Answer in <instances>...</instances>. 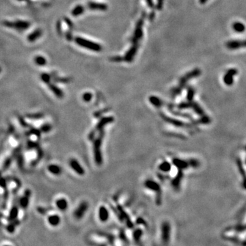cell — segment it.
Returning a JSON list of instances; mask_svg holds the SVG:
<instances>
[{
	"instance_id": "1",
	"label": "cell",
	"mask_w": 246,
	"mask_h": 246,
	"mask_svg": "<svg viewBox=\"0 0 246 246\" xmlns=\"http://www.w3.org/2000/svg\"><path fill=\"white\" fill-rule=\"evenodd\" d=\"M104 136V132L103 131H100L99 136L94 141V161H95L96 165H101L103 163V157H102L101 154V144L102 140H103Z\"/></svg>"
},
{
	"instance_id": "2",
	"label": "cell",
	"mask_w": 246,
	"mask_h": 246,
	"mask_svg": "<svg viewBox=\"0 0 246 246\" xmlns=\"http://www.w3.org/2000/svg\"><path fill=\"white\" fill-rule=\"evenodd\" d=\"M75 42L79 46L84 47V48L88 49L89 50L94 51V52H101L102 50V47L98 44L94 43V42L87 41L84 38L81 37L75 38Z\"/></svg>"
},
{
	"instance_id": "3",
	"label": "cell",
	"mask_w": 246,
	"mask_h": 246,
	"mask_svg": "<svg viewBox=\"0 0 246 246\" xmlns=\"http://www.w3.org/2000/svg\"><path fill=\"white\" fill-rule=\"evenodd\" d=\"M144 186L146 188L152 190L157 194L156 202L157 205H161V187L157 182L152 180L148 179L144 182Z\"/></svg>"
},
{
	"instance_id": "4",
	"label": "cell",
	"mask_w": 246,
	"mask_h": 246,
	"mask_svg": "<svg viewBox=\"0 0 246 246\" xmlns=\"http://www.w3.org/2000/svg\"><path fill=\"white\" fill-rule=\"evenodd\" d=\"M200 74V69L196 68L193 71H191V72L189 73H187V75H185L183 77H182L181 79H180L179 85H178L177 88L174 89V90L173 91V94H174V95H176V94H178V92H180V89L182 88V87L185 84V83H187V81H188V80H189L190 79H192V78L198 76Z\"/></svg>"
},
{
	"instance_id": "5",
	"label": "cell",
	"mask_w": 246,
	"mask_h": 246,
	"mask_svg": "<svg viewBox=\"0 0 246 246\" xmlns=\"http://www.w3.org/2000/svg\"><path fill=\"white\" fill-rule=\"evenodd\" d=\"M3 25L9 27V28H14L18 30H25L29 28L30 26V23L25 21H17L15 22L3 21Z\"/></svg>"
},
{
	"instance_id": "6",
	"label": "cell",
	"mask_w": 246,
	"mask_h": 246,
	"mask_svg": "<svg viewBox=\"0 0 246 246\" xmlns=\"http://www.w3.org/2000/svg\"><path fill=\"white\" fill-rule=\"evenodd\" d=\"M171 227L167 222H163L161 226V239L163 243H167L170 239Z\"/></svg>"
},
{
	"instance_id": "7",
	"label": "cell",
	"mask_w": 246,
	"mask_h": 246,
	"mask_svg": "<svg viewBox=\"0 0 246 246\" xmlns=\"http://www.w3.org/2000/svg\"><path fill=\"white\" fill-rule=\"evenodd\" d=\"M144 23V18L138 21V24H137L136 28L135 30L134 36H133L131 41L134 43V44H138V41L141 39L142 36H143V32H142V25Z\"/></svg>"
},
{
	"instance_id": "8",
	"label": "cell",
	"mask_w": 246,
	"mask_h": 246,
	"mask_svg": "<svg viewBox=\"0 0 246 246\" xmlns=\"http://www.w3.org/2000/svg\"><path fill=\"white\" fill-rule=\"evenodd\" d=\"M87 209H88V204L85 201L81 202L79 204V205L78 206V207L75 209V211H74L75 218L77 219V220H80V219L84 216Z\"/></svg>"
},
{
	"instance_id": "9",
	"label": "cell",
	"mask_w": 246,
	"mask_h": 246,
	"mask_svg": "<svg viewBox=\"0 0 246 246\" xmlns=\"http://www.w3.org/2000/svg\"><path fill=\"white\" fill-rule=\"evenodd\" d=\"M69 165H70L71 168L73 169L77 174L80 175V176H83V175L85 174L84 168L80 165V163L78 162V161H77L75 159H72L70 160Z\"/></svg>"
},
{
	"instance_id": "10",
	"label": "cell",
	"mask_w": 246,
	"mask_h": 246,
	"mask_svg": "<svg viewBox=\"0 0 246 246\" xmlns=\"http://www.w3.org/2000/svg\"><path fill=\"white\" fill-rule=\"evenodd\" d=\"M114 118L112 116H107V117H104L101 118V120H99V122L96 125L95 131H101L102 129L105 125L107 124H110L114 122Z\"/></svg>"
},
{
	"instance_id": "11",
	"label": "cell",
	"mask_w": 246,
	"mask_h": 246,
	"mask_svg": "<svg viewBox=\"0 0 246 246\" xmlns=\"http://www.w3.org/2000/svg\"><path fill=\"white\" fill-rule=\"evenodd\" d=\"M161 117L163 118V120H165V121L167 122V123L172 124V125H175L176 127H182V128H183V127H188V125H187V124H185V123H183V122L180 121V120H176V119H173V118H169L166 116H164L163 114H161Z\"/></svg>"
},
{
	"instance_id": "12",
	"label": "cell",
	"mask_w": 246,
	"mask_h": 246,
	"mask_svg": "<svg viewBox=\"0 0 246 246\" xmlns=\"http://www.w3.org/2000/svg\"><path fill=\"white\" fill-rule=\"evenodd\" d=\"M226 47L230 49H237L246 47V41H232L228 42Z\"/></svg>"
},
{
	"instance_id": "13",
	"label": "cell",
	"mask_w": 246,
	"mask_h": 246,
	"mask_svg": "<svg viewBox=\"0 0 246 246\" xmlns=\"http://www.w3.org/2000/svg\"><path fill=\"white\" fill-rule=\"evenodd\" d=\"M237 73V70L235 69H230L228 70L226 74L224 77V81L228 85H232L233 83V76Z\"/></svg>"
},
{
	"instance_id": "14",
	"label": "cell",
	"mask_w": 246,
	"mask_h": 246,
	"mask_svg": "<svg viewBox=\"0 0 246 246\" xmlns=\"http://www.w3.org/2000/svg\"><path fill=\"white\" fill-rule=\"evenodd\" d=\"M172 163L180 170H183V169H187L189 166L188 161H186L185 160L180 159L178 158L173 159Z\"/></svg>"
},
{
	"instance_id": "15",
	"label": "cell",
	"mask_w": 246,
	"mask_h": 246,
	"mask_svg": "<svg viewBox=\"0 0 246 246\" xmlns=\"http://www.w3.org/2000/svg\"><path fill=\"white\" fill-rule=\"evenodd\" d=\"M138 47H139V44H134L133 47L130 49V50L128 51V52L126 54L125 60L127 62H131L134 59V56H136L137 52H138Z\"/></svg>"
},
{
	"instance_id": "16",
	"label": "cell",
	"mask_w": 246,
	"mask_h": 246,
	"mask_svg": "<svg viewBox=\"0 0 246 246\" xmlns=\"http://www.w3.org/2000/svg\"><path fill=\"white\" fill-rule=\"evenodd\" d=\"M98 218L102 222H105L109 220V211L104 206L100 207L98 209Z\"/></svg>"
},
{
	"instance_id": "17",
	"label": "cell",
	"mask_w": 246,
	"mask_h": 246,
	"mask_svg": "<svg viewBox=\"0 0 246 246\" xmlns=\"http://www.w3.org/2000/svg\"><path fill=\"white\" fill-rule=\"evenodd\" d=\"M178 170L179 171H178L177 175L175 176V178L172 180V187H174V189L179 188L180 183H181V180L183 177V173L182 172L183 170H180V169H178Z\"/></svg>"
},
{
	"instance_id": "18",
	"label": "cell",
	"mask_w": 246,
	"mask_h": 246,
	"mask_svg": "<svg viewBox=\"0 0 246 246\" xmlns=\"http://www.w3.org/2000/svg\"><path fill=\"white\" fill-rule=\"evenodd\" d=\"M30 194H31L30 191L26 190L25 191L24 196L22 197L21 199H20V201H19L20 206H21L22 208H23V209L27 208V207L29 205V200H30Z\"/></svg>"
},
{
	"instance_id": "19",
	"label": "cell",
	"mask_w": 246,
	"mask_h": 246,
	"mask_svg": "<svg viewBox=\"0 0 246 246\" xmlns=\"http://www.w3.org/2000/svg\"><path fill=\"white\" fill-rule=\"evenodd\" d=\"M88 7L91 10H105L107 8V4L101 3L92 2L90 1L88 3Z\"/></svg>"
},
{
	"instance_id": "20",
	"label": "cell",
	"mask_w": 246,
	"mask_h": 246,
	"mask_svg": "<svg viewBox=\"0 0 246 246\" xmlns=\"http://www.w3.org/2000/svg\"><path fill=\"white\" fill-rule=\"evenodd\" d=\"M56 205L60 211H65L68 208V201L65 198H59L56 200Z\"/></svg>"
},
{
	"instance_id": "21",
	"label": "cell",
	"mask_w": 246,
	"mask_h": 246,
	"mask_svg": "<svg viewBox=\"0 0 246 246\" xmlns=\"http://www.w3.org/2000/svg\"><path fill=\"white\" fill-rule=\"evenodd\" d=\"M47 220H48L49 224L52 226H57L59 225L60 221H61L60 218L58 215H52V216H49Z\"/></svg>"
},
{
	"instance_id": "22",
	"label": "cell",
	"mask_w": 246,
	"mask_h": 246,
	"mask_svg": "<svg viewBox=\"0 0 246 246\" xmlns=\"http://www.w3.org/2000/svg\"><path fill=\"white\" fill-rule=\"evenodd\" d=\"M49 172H50L52 174L54 175H59L62 172V168L58 165H55V164H52L49 165L48 167Z\"/></svg>"
},
{
	"instance_id": "23",
	"label": "cell",
	"mask_w": 246,
	"mask_h": 246,
	"mask_svg": "<svg viewBox=\"0 0 246 246\" xmlns=\"http://www.w3.org/2000/svg\"><path fill=\"white\" fill-rule=\"evenodd\" d=\"M42 30H36V31H34V32H32V34H30V35L28 36V37H27V39H28L29 41L30 42H34L36 40H37L38 38H40L42 35Z\"/></svg>"
},
{
	"instance_id": "24",
	"label": "cell",
	"mask_w": 246,
	"mask_h": 246,
	"mask_svg": "<svg viewBox=\"0 0 246 246\" xmlns=\"http://www.w3.org/2000/svg\"><path fill=\"white\" fill-rule=\"evenodd\" d=\"M18 214H19V209H18L16 206H14L10 210V214H9L8 216V220H10L11 222L15 220L16 218H17Z\"/></svg>"
},
{
	"instance_id": "25",
	"label": "cell",
	"mask_w": 246,
	"mask_h": 246,
	"mask_svg": "<svg viewBox=\"0 0 246 246\" xmlns=\"http://www.w3.org/2000/svg\"><path fill=\"white\" fill-rule=\"evenodd\" d=\"M171 168H172V165H171V164L169 163L168 161H163L159 165V170H161V172H169V171L171 170Z\"/></svg>"
},
{
	"instance_id": "26",
	"label": "cell",
	"mask_w": 246,
	"mask_h": 246,
	"mask_svg": "<svg viewBox=\"0 0 246 246\" xmlns=\"http://www.w3.org/2000/svg\"><path fill=\"white\" fill-rule=\"evenodd\" d=\"M49 88L51 89V90L56 94V96H58V98H62L64 96V93L62 90H60V88H58L57 86H56L55 85L50 84L49 85Z\"/></svg>"
},
{
	"instance_id": "27",
	"label": "cell",
	"mask_w": 246,
	"mask_h": 246,
	"mask_svg": "<svg viewBox=\"0 0 246 246\" xmlns=\"http://www.w3.org/2000/svg\"><path fill=\"white\" fill-rule=\"evenodd\" d=\"M149 101L151 103H152V105H154V106H155L157 107H161L162 106V105H163V102L161 99H160L159 98L156 97V96H150V98H149Z\"/></svg>"
},
{
	"instance_id": "28",
	"label": "cell",
	"mask_w": 246,
	"mask_h": 246,
	"mask_svg": "<svg viewBox=\"0 0 246 246\" xmlns=\"http://www.w3.org/2000/svg\"><path fill=\"white\" fill-rule=\"evenodd\" d=\"M232 28L234 31H236L237 32H243L245 30V27L242 23H239V22H237L234 23L232 25Z\"/></svg>"
},
{
	"instance_id": "29",
	"label": "cell",
	"mask_w": 246,
	"mask_h": 246,
	"mask_svg": "<svg viewBox=\"0 0 246 246\" xmlns=\"http://www.w3.org/2000/svg\"><path fill=\"white\" fill-rule=\"evenodd\" d=\"M84 11V8L81 5H78L72 11V14L75 16H77L81 14Z\"/></svg>"
},
{
	"instance_id": "30",
	"label": "cell",
	"mask_w": 246,
	"mask_h": 246,
	"mask_svg": "<svg viewBox=\"0 0 246 246\" xmlns=\"http://www.w3.org/2000/svg\"><path fill=\"white\" fill-rule=\"evenodd\" d=\"M191 107H193V109H194V110L195 111V112H196L197 114H198L200 116H203L204 114V112L203 110L201 109V107H200L199 105H198V103H191Z\"/></svg>"
},
{
	"instance_id": "31",
	"label": "cell",
	"mask_w": 246,
	"mask_h": 246,
	"mask_svg": "<svg viewBox=\"0 0 246 246\" xmlns=\"http://www.w3.org/2000/svg\"><path fill=\"white\" fill-rule=\"evenodd\" d=\"M35 62L39 66H44L46 64L47 60L43 56H37L35 58Z\"/></svg>"
},
{
	"instance_id": "32",
	"label": "cell",
	"mask_w": 246,
	"mask_h": 246,
	"mask_svg": "<svg viewBox=\"0 0 246 246\" xmlns=\"http://www.w3.org/2000/svg\"><path fill=\"white\" fill-rule=\"evenodd\" d=\"M143 234V232L141 229H137L134 232V238L136 240V241H139L140 238L142 237V235Z\"/></svg>"
},
{
	"instance_id": "33",
	"label": "cell",
	"mask_w": 246,
	"mask_h": 246,
	"mask_svg": "<svg viewBox=\"0 0 246 246\" xmlns=\"http://www.w3.org/2000/svg\"><path fill=\"white\" fill-rule=\"evenodd\" d=\"M188 163H189V166L194 167V168H196V167H198L200 166V161H198V160L195 159H191L189 160Z\"/></svg>"
},
{
	"instance_id": "34",
	"label": "cell",
	"mask_w": 246,
	"mask_h": 246,
	"mask_svg": "<svg viewBox=\"0 0 246 246\" xmlns=\"http://www.w3.org/2000/svg\"><path fill=\"white\" fill-rule=\"evenodd\" d=\"M82 98L85 102H90L92 98V94L90 92H85L82 96Z\"/></svg>"
},
{
	"instance_id": "35",
	"label": "cell",
	"mask_w": 246,
	"mask_h": 246,
	"mask_svg": "<svg viewBox=\"0 0 246 246\" xmlns=\"http://www.w3.org/2000/svg\"><path fill=\"white\" fill-rule=\"evenodd\" d=\"M187 99H188L189 101H192L193 100V97H194V90H193L191 87H189L188 89V92H187Z\"/></svg>"
},
{
	"instance_id": "36",
	"label": "cell",
	"mask_w": 246,
	"mask_h": 246,
	"mask_svg": "<svg viewBox=\"0 0 246 246\" xmlns=\"http://www.w3.org/2000/svg\"><path fill=\"white\" fill-rule=\"evenodd\" d=\"M15 227H16L15 224H14L13 223H11L9 224V225L7 226L6 230L8 232L13 233L14 232V230H15Z\"/></svg>"
},
{
	"instance_id": "37",
	"label": "cell",
	"mask_w": 246,
	"mask_h": 246,
	"mask_svg": "<svg viewBox=\"0 0 246 246\" xmlns=\"http://www.w3.org/2000/svg\"><path fill=\"white\" fill-rule=\"evenodd\" d=\"M41 79L43 81L45 82V83H49V81H50V79H51V77L48 74L46 73H44L42 74L41 75Z\"/></svg>"
},
{
	"instance_id": "38",
	"label": "cell",
	"mask_w": 246,
	"mask_h": 246,
	"mask_svg": "<svg viewBox=\"0 0 246 246\" xmlns=\"http://www.w3.org/2000/svg\"><path fill=\"white\" fill-rule=\"evenodd\" d=\"M178 107L179 109H187L191 107V103H182L178 105Z\"/></svg>"
},
{
	"instance_id": "39",
	"label": "cell",
	"mask_w": 246,
	"mask_h": 246,
	"mask_svg": "<svg viewBox=\"0 0 246 246\" xmlns=\"http://www.w3.org/2000/svg\"><path fill=\"white\" fill-rule=\"evenodd\" d=\"M27 117L30 118H34V119H37V118H41L43 117L42 114H28L27 115Z\"/></svg>"
},
{
	"instance_id": "40",
	"label": "cell",
	"mask_w": 246,
	"mask_h": 246,
	"mask_svg": "<svg viewBox=\"0 0 246 246\" xmlns=\"http://www.w3.org/2000/svg\"><path fill=\"white\" fill-rule=\"evenodd\" d=\"M51 128H52V127H51L50 125H45L42 127L41 130L43 131V132H48V131H50Z\"/></svg>"
},
{
	"instance_id": "41",
	"label": "cell",
	"mask_w": 246,
	"mask_h": 246,
	"mask_svg": "<svg viewBox=\"0 0 246 246\" xmlns=\"http://www.w3.org/2000/svg\"><path fill=\"white\" fill-rule=\"evenodd\" d=\"M111 60H112V61L114 62H120L122 61L121 60H123V58L120 57V56H115V57L112 58Z\"/></svg>"
},
{
	"instance_id": "42",
	"label": "cell",
	"mask_w": 246,
	"mask_h": 246,
	"mask_svg": "<svg viewBox=\"0 0 246 246\" xmlns=\"http://www.w3.org/2000/svg\"><path fill=\"white\" fill-rule=\"evenodd\" d=\"M163 0H158L157 5V9L161 8L162 5H163Z\"/></svg>"
},
{
	"instance_id": "43",
	"label": "cell",
	"mask_w": 246,
	"mask_h": 246,
	"mask_svg": "<svg viewBox=\"0 0 246 246\" xmlns=\"http://www.w3.org/2000/svg\"><path fill=\"white\" fill-rule=\"evenodd\" d=\"M0 186L2 187H5L6 186V183H5V180L3 178H0Z\"/></svg>"
},
{
	"instance_id": "44",
	"label": "cell",
	"mask_w": 246,
	"mask_h": 246,
	"mask_svg": "<svg viewBox=\"0 0 246 246\" xmlns=\"http://www.w3.org/2000/svg\"><path fill=\"white\" fill-rule=\"evenodd\" d=\"M147 1V3H148V5H149V6H150V7H153V3H152V0H146Z\"/></svg>"
},
{
	"instance_id": "45",
	"label": "cell",
	"mask_w": 246,
	"mask_h": 246,
	"mask_svg": "<svg viewBox=\"0 0 246 246\" xmlns=\"http://www.w3.org/2000/svg\"><path fill=\"white\" fill-rule=\"evenodd\" d=\"M207 1V0H200V3H205V1Z\"/></svg>"
},
{
	"instance_id": "46",
	"label": "cell",
	"mask_w": 246,
	"mask_h": 246,
	"mask_svg": "<svg viewBox=\"0 0 246 246\" xmlns=\"http://www.w3.org/2000/svg\"><path fill=\"white\" fill-rule=\"evenodd\" d=\"M0 72H1V68H0Z\"/></svg>"
},
{
	"instance_id": "47",
	"label": "cell",
	"mask_w": 246,
	"mask_h": 246,
	"mask_svg": "<svg viewBox=\"0 0 246 246\" xmlns=\"http://www.w3.org/2000/svg\"><path fill=\"white\" fill-rule=\"evenodd\" d=\"M19 1H21V0H19Z\"/></svg>"
},
{
	"instance_id": "48",
	"label": "cell",
	"mask_w": 246,
	"mask_h": 246,
	"mask_svg": "<svg viewBox=\"0 0 246 246\" xmlns=\"http://www.w3.org/2000/svg\"><path fill=\"white\" fill-rule=\"evenodd\" d=\"M0 174H1V173H0Z\"/></svg>"
}]
</instances>
